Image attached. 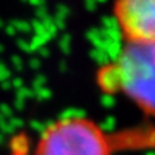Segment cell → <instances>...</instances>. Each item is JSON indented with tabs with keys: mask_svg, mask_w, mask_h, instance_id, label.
Here are the masks:
<instances>
[{
	"mask_svg": "<svg viewBox=\"0 0 155 155\" xmlns=\"http://www.w3.org/2000/svg\"><path fill=\"white\" fill-rule=\"evenodd\" d=\"M96 81L104 94L124 95L155 117V43L124 41L117 56L97 70Z\"/></svg>",
	"mask_w": 155,
	"mask_h": 155,
	"instance_id": "1",
	"label": "cell"
},
{
	"mask_svg": "<svg viewBox=\"0 0 155 155\" xmlns=\"http://www.w3.org/2000/svg\"><path fill=\"white\" fill-rule=\"evenodd\" d=\"M113 139L97 122L70 115L54 121L40 135L35 155H114Z\"/></svg>",
	"mask_w": 155,
	"mask_h": 155,
	"instance_id": "2",
	"label": "cell"
},
{
	"mask_svg": "<svg viewBox=\"0 0 155 155\" xmlns=\"http://www.w3.org/2000/svg\"><path fill=\"white\" fill-rule=\"evenodd\" d=\"M113 14L125 41L155 43V0H115Z\"/></svg>",
	"mask_w": 155,
	"mask_h": 155,
	"instance_id": "3",
	"label": "cell"
}]
</instances>
